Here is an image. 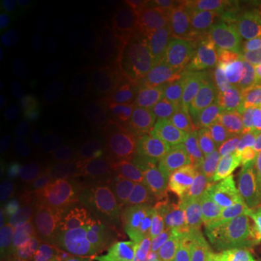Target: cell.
<instances>
[{
    "mask_svg": "<svg viewBox=\"0 0 261 261\" xmlns=\"http://www.w3.org/2000/svg\"><path fill=\"white\" fill-rule=\"evenodd\" d=\"M254 82L235 70L224 54L211 48L196 73L189 100L192 116L196 122L206 125L209 130L237 132Z\"/></svg>",
    "mask_w": 261,
    "mask_h": 261,
    "instance_id": "6da1fadb",
    "label": "cell"
},
{
    "mask_svg": "<svg viewBox=\"0 0 261 261\" xmlns=\"http://www.w3.org/2000/svg\"><path fill=\"white\" fill-rule=\"evenodd\" d=\"M248 157L238 132L205 130L180 149L181 178L199 197L218 195Z\"/></svg>",
    "mask_w": 261,
    "mask_h": 261,
    "instance_id": "7a4b0ae2",
    "label": "cell"
},
{
    "mask_svg": "<svg viewBox=\"0 0 261 261\" xmlns=\"http://www.w3.org/2000/svg\"><path fill=\"white\" fill-rule=\"evenodd\" d=\"M166 225L180 250L205 261L221 241L216 228V197H197L173 206Z\"/></svg>",
    "mask_w": 261,
    "mask_h": 261,
    "instance_id": "3957f363",
    "label": "cell"
},
{
    "mask_svg": "<svg viewBox=\"0 0 261 261\" xmlns=\"http://www.w3.org/2000/svg\"><path fill=\"white\" fill-rule=\"evenodd\" d=\"M226 60L255 80L261 74V13L251 5L231 22L224 37Z\"/></svg>",
    "mask_w": 261,
    "mask_h": 261,
    "instance_id": "277c9868",
    "label": "cell"
},
{
    "mask_svg": "<svg viewBox=\"0 0 261 261\" xmlns=\"http://www.w3.org/2000/svg\"><path fill=\"white\" fill-rule=\"evenodd\" d=\"M181 180L180 149L171 144H160L149 149L140 170V192L145 200H164Z\"/></svg>",
    "mask_w": 261,
    "mask_h": 261,
    "instance_id": "5b68a950",
    "label": "cell"
},
{
    "mask_svg": "<svg viewBox=\"0 0 261 261\" xmlns=\"http://www.w3.org/2000/svg\"><path fill=\"white\" fill-rule=\"evenodd\" d=\"M216 228L221 241L251 254L261 238V207H232L216 200Z\"/></svg>",
    "mask_w": 261,
    "mask_h": 261,
    "instance_id": "8992f818",
    "label": "cell"
},
{
    "mask_svg": "<svg viewBox=\"0 0 261 261\" xmlns=\"http://www.w3.org/2000/svg\"><path fill=\"white\" fill-rule=\"evenodd\" d=\"M219 203L243 209L261 207V163L247 157L226 186L215 195Z\"/></svg>",
    "mask_w": 261,
    "mask_h": 261,
    "instance_id": "52a82bcc",
    "label": "cell"
},
{
    "mask_svg": "<svg viewBox=\"0 0 261 261\" xmlns=\"http://www.w3.org/2000/svg\"><path fill=\"white\" fill-rule=\"evenodd\" d=\"M128 180V167L121 160H108L94 170L86 187V200L94 209L112 206Z\"/></svg>",
    "mask_w": 261,
    "mask_h": 261,
    "instance_id": "ba28073f",
    "label": "cell"
},
{
    "mask_svg": "<svg viewBox=\"0 0 261 261\" xmlns=\"http://www.w3.org/2000/svg\"><path fill=\"white\" fill-rule=\"evenodd\" d=\"M196 68L193 61L186 56H176L163 71L161 77V94L170 106H180L190 100L195 86Z\"/></svg>",
    "mask_w": 261,
    "mask_h": 261,
    "instance_id": "9c48e42d",
    "label": "cell"
},
{
    "mask_svg": "<svg viewBox=\"0 0 261 261\" xmlns=\"http://www.w3.org/2000/svg\"><path fill=\"white\" fill-rule=\"evenodd\" d=\"M237 132L247 154L261 163V74L245 100Z\"/></svg>",
    "mask_w": 261,
    "mask_h": 261,
    "instance_id": "30bf717a",
    "label": "cell"
},
{
    "mask_svg": "<svg viewBox=\"0 0 261 261\" xmlns=\"http://www.w3.org/2000/svg\"><path fill=\"white\" fill-rule=\"evenodd\" d=\"M27 141L29 148L41 159H56L60 149L58 138L51 123L44 118L34 115L27 122Z\"/></svg>",
    "mask_w": 261,
    "mask_h": 261,
    "instance_id": "8fae6325",
    "label": "cell"
},
{
    "mask_svg": "<svg viewBox=\"0 0 261 261\" xmlns=\"http://www.w3.org/2000/svg\"><path fill=\"white\" fill-rule=\"evenodd\" d=\"M39 80V67L29 58H20L6 67L2 74V83L10 94H25L37 86Z\"/></svg>",
    "mask_w": 261,
    "mask_h": 261,
    "instance_id": "7c38bea8",
    "label": "cell"
},
{
    "mask_svg": "<svg viewBox=\"0 0 261 261\" xmlns=\"http://www.w3.org/2000/svg\"><path fill=\"white\" fill-rule=\"evenodd\" d=\"M39 212H41V218L45 221V224L58 218L82 214L80 206L74 199V196L71 195L70 190L63 189V187H56V189L48 190L47 195L41 199Z\"/></svg>",
    "mask_w": 261,
    "mask_h": 261,
    "instance_id": "4fadbf2b",
    "label": "cell"
},
{
    "mask_svg": "<svg viewBox=\"0 0 261 261\" xmlns=\"http://www.w3.org/2000/svg\"><path fill=\"white\" fill-rule=\"evenodd\" d=\"M41 216L32 209H20L10 218L9 235L19 243L32 241L39 232Z\"/></svg>",
    "mask_w": 261,
    "mask_h": 261,
    "instance_id": "5bb4252c",
    "label": "cell"
},
{
    "mask_svg": "<svg viewBox=\"0 0 261 261\" xmlns=\"http://www.w3.org/2000/svg\"><path fill=\"white\" fill-rule=\"evenodd\" d=\"M163 73L157 60L147 57L138 61L132 71V86L142 93H148L161 83Z\"/></svg>",
    "mask_w": 261,
    "mask_h": 261,
    "instance_id": "9a60e30c",
    "label": "cell"
},
{
    "mask_svg": "<svg viewBox=\"0 0 261 261\" xmlns=\"http://www.w3.org/2000/svg\"><path fill=\"white\" fill-rule=\"evenodd\" d=\"M121 137V125L115 121H106L92 130L89 137V147L97 154H105L119 144Z\"/></svg>",
    "mask_w": 261,
    "mask_h": 261,
    "instance_id": "2e32d148",
    "label": "cell"
},
{
    "mask_svg": "<svg viewBox=\"0 0 261 261\" xmlns=\"http://www.w3.org/2000/svg\"><path fill=\"white\" fill-rule=\"evenodd\" d=\"M80 231H82V214L58 218L47 224L49 240H53L58 245L73 243L79 237Z\"/></svg>",
    "mask_w": 261,
    "mask_h": 261,
    "instance_id": "e0dca14e",
    "label": "cell"
},
{
    "mask_svg": "<svg viewBox=\"0 0 261 261\" xmlns=\"http://www.w3.org/2000/svg\"><path fill=\"white\" fill-rule=\"evenodd\" d=\"M35 5L29 0H5L2 2V16L12 27H28L35 19Z\"/></svg>",
    "mask_w": 261,
    "mask_h": 261,
    "instance_id": "ac0fdd59",
    "label": "cell"
},
{
    "mask_svg": "<svg viewBox=\"0 0 261 261\" xmlns=\"http://www.w3.org/2000/svg\"><path fill=\"white\" fill-rule=\"evenodd\" d=\"M22 186L31 197L42 199L47 195V177L37 161H28L22 173Z\"/></svg>",
    "mask_w": 261,
    "mask_h": 261,
    "instance_id": "d6986e66",
    "label": "cell"
},
{
    "mask_svg": "<svg viewBox=\"0 0 261 261\" xmlns=\"http://www.w3.org/2000/svg\"><path fill=\"white\" fill-rule=\"evenodd\" d=\"M61 86L65 97L73 103L82 102L87 90V82L83 71L77 67H68L61 74Z\"/></svg>",
    "mask_w": 261,
    "mask_h": 261,
    "instance_id": "ffe728a7",
    "label": "cell"
},
{
    "mask_svg": "<svg viewBox=\"0 0 261 261\" xmlns=\"http://www.w3.org/2000/svg\"><path fill=\"white\" fill-rule=\"evenodd\" d=\"M94 53H96V41L94 38L87 32H79L70 45V56L75 65L86 67L92 63Z\"/></svg>",
    "mask_w": 261,
    "mask_h": 261,
    "instance_id": "44dd1931",
    "label": "cell"
},
{
    "mask_svg": "<svg viewBox=\"0 0 261 261\" xmlns=\"http://www.w3.org/2000/svg\"><path fill=\"white\" fill-rule=\"evenodd\" d=\"M90 92L93 102L97 106H109L115 99V87H113L112 79L106 73H96L92 79Z\"/></svg>",
    "mask_w": 261,
    "mask_h": 261,
    "instance_id": "7402d4cb",
    "label": "cell"
},
{
    "mask_svg": "<svg viewBox=\"0 0 261 261\" xmlns=\"http://www.w3.org/2000/svg\"><path fill=\"white\" fill-rule=\"evenodd\" d=\"M22 47V37L16 27L3 25L0 29V58L2 63L10 60L19 53Z\"/></svg>",
    "mask_w": 261,
    "mask_h": 261,
    "instance_id": "603a6c76",
    "label": "cell"
},
{
    "mask_svg": "<svg viewBox=\"0 0 261 261\" xmlns=\"http://www.w3.org/2000/svg\"><path fill=\"white\" fill-rule=\"evenodd\" d=\"M173 32L166 28H151L141 31L138 35V45L144 49H159L173 41Z\"/></svg>",
    "mask_w": 261,
    "mask_h": 261,
    "instance_id": "cb8c5ba5",
    "label": "cell"
},
{
    "mask_svg": "<svg viewBox=\"0 0 261 261\" xmlns=\"http://www.w3.org/2000/svg\"><path fill=\"white\" fill-rule=\"evenodd\" d=\"M205 261H255L248 252L243 251L231 244L219 241Z\"/></svg>",
    "mask_w": 261,
    "mask_h": 261,
    "instance_id": "d4e9b609",
    "label": "cell"
},
{
    "mask_svg": "<svg viewBox=\"0 0 261 261\" xmlns=\"http://www.w3.org/2000/svg\"><path fill=\"white\" fill-rule=\"evenodd\" d=\"M109 65L115 73H121L125 70L126 63H128V47L126 41L122 37H113L111 44H109Z\"/></svg>",
    "mask_w": 261,
    "mask_h": 261,
    "instance_id": "484cf974",
    "label": "cell"
},
{
    "mask_svg": "<svg viewBox=\"0 0 261 261\" xmlns=\"http://www.w3.org/2000/svg\"><path fill=\"white\" fill-rule=\"evenodd\" d=\"M29 261H61L60 245L53 240L41 243L37 247V250L32 252Z\"/></svg>",
    "mask_w": 261,
    "mask_h": 261,
    "instance_id": "4316f807",
    "label": "cell"
},
{
    "mask_svg": "<svg viewBox=\"0 0 261 261\" xmlns=\"http://www.w3.org/2000/svg\"><path fill=\"white\" fill-rule=\"evenodd\" d=\"M37 13L45 19L57 18L65 8L64 2L60 0H35L34 2Z\"/></svg>",
    "mask_w": 261,
    "mask_h": 261,
    "instance_id": "83f0119b",
    "label": "cell"
},
{
    "mask_svg": "<svg viewBox=\"0 0 261 261\" xmlns=\"http://www.w3.org/2000/svg\"><path fill=\"white\" fill-rule=\"evenodd\" d=\"M12 206H13V200H12V197H10L9 192L3 189V190L0 192V216L5 218V216L10 212Z\"/></svg>",
    "mask_w": 261,
    "mask_h": 261,
    "instance_id": "f1b7e54d",
    "label": "cell"
},
{
    "mask_svg": "<svg viewBox=\"0 0 261 261\" xmlns=\"http://www.w3.org/2000/svg\"><path fill=\"white\" fill-rule=\"evenodd\" d=\"M250 255H251L252 258H254L255 261H261V238H260V241H258V244L255 245V248H254V250L251 251V254H250Z\"/></svg>",
    "mask_w": 261,
    "mask_h": 261,
    "instance_id": "f546056e",
    "label": "cell"
},
{
    "mask_svg": "<svg viewBox=\"0 0 261 261\" xmlns=\"http://www.w3.org/2000/svg\"><path fill=\"white\" fill-rule=\"evenodd\" d=\"M5 102H6V100H5V96L2 94V96H0V119H2V121L5 119V113H6V105H5Z\"/></svg>",
    "mask_w": 261,
    "mask_h": 261,
    "instance_id": "4dcf8cb0",
    "label": "cell"
},
{
    "mask_svg": "<svg viewBox=\"0 0 261 261\" xmlns=\"http://www.w3.org/2000/svg\"><path fill=\"white\" fill-rule=\"evenodd\" d=\"M250 5H251L254 9H257L261 13V0H254V2H250Z\"/></svg>",
    "mask_w": 261,
    "mask_h": 261,
    "instance_id": "1f68e13d",
    "label": "cell"
},
{
    "mask_svg": "<svg viewBox=\"0 0 261 261\" xmlns=\"http://www.w3.org/2000/svg\"><path fill=\"white\" fill-rule=\"evenodd\" d=\"M0 168H2L0 171H2V177H3V176H5V166H3V163H2V166H0Z\"/></svg>",
    "mask_w": 261,
    "mask_h": 261,
    "instance_id": "d6a6232c",
    "label": "cell"
},
{
    "mask_svg": "<svg viewBox=\"0 0 261 261\" xmlns=\"http://www.w3.org/2000/svg\"><path fill=\"white\" fill-rule=\"evenodd\" d=\"M67 261H80V260H79V258H75V257H70Z\"/></svg>",
    "mask_w": 261,
    "mask_h": 261,
    "instance_id": "836d02e7",
    "label": "cell"
}]
</instances>
